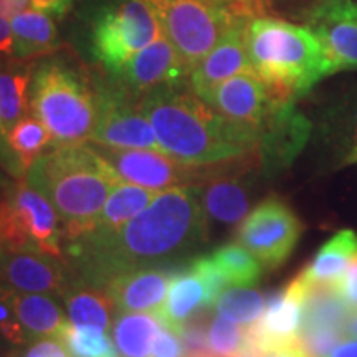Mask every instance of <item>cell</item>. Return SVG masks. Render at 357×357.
Masks as SVG:
<instances>
[{"instance_id":"17","label":"cell","mask_w":357,"mask_h":357,"mask_svg":"<svg viewBox=\"0 0 357 357\" xmlns=\"http://www.w3.org/2000/svg\"><path fill=\"white\" fill-rule=\"evenodd\" d=\"M75 283L68 263L43 253H0V284L20 293L63 294Z\"/></svg>"},{"instance_id":"7","label":"cell","mask_w":357,"mask_h":357,"mask_svg":"<svg viewBox=\"0 0 357 357\" xmlns=\"http://www.w3.org/2000/svg\"><path fill=\"white\" fill-rule=\"evenodd\" d=\"M187 68H195L236 22L248 17L202 0H146Z\"/></svg>"},{"instance_id":"44","label":"cell","mask_w":357,"mask_h":357,"mask_svg":"<svg viewBox=\"0 0 357 357\" xmlns=\"http://www.w3.org/2000/svg\"><path fill=\"white\" fill-rule=\"evenodd\" d=\"M265 357H307L303 351V347H289V349H281V351H275L270 352V354Z\"/></svg>"},{"instance_id":"2","label":"cell","mask_w":357,"mask_h":357,"mask_svg":"<svg viewBox=\"0 0 357 357\" xmlns=\"http://www.w3.org/2000/svg\"><path fill=\"white\" fill-rule=\"evenodd\" d=\"M160 151L185 166H211L258 153L260 136L213 109L181 86L159 88L141 98Z\"/></svg>"},{"instance_id":"23","label":"cell","mask_w":357,"mask_h":357,"mask_svg":"<svg viewBox=\"0 0 357 357\" xmlns=\"http://www.w3.org/2000/svg\"><path fill=\"white\" fill-rule=\"evenodd\" d=\"M13 35V50L24 61L50 55L58 48V33L53 17L42 10L30 7L10 19Z\"/></svg>"},{"instance_id":"26","label":"cell","mask_w":357,"mask_h":357,"mask_svg":"<svg viewBox=\"0 0 357 357\" xmlns=\"http://www.w3.org/2000/svg\"><path fill=\"white\" fill-rule=\"evenodd\" d=\"M158 194L159 192L144 189L141 185L123 181L118 182L111 190L109 197L89 234H111V231L119 230L124 223H128L137 213L144 211Z\"/></svg>"},{"instance_id":"13","label":"cell","mask_w":357,"mask_h":357,"mask_svg":"<svg viewBox=\"0 0 357 357\" xmlns=\"http://www.w3.org/2000/svg\"><path fill=\"white\" fill-rule=\"evenodd\" d=\"M96 149L123 182L155 192L178 185H199L205 176V166H185L162 151L109 149L100 146Z\"/></svg>"},{"instance_id":"25","label":"cell","mask_w":357,"mask_h":357,"mask_svg":"<svg viewBox=\"0 0 357 357\" xmlns=\"http://www.w3.org/2000/svg\"><path fill=\"white\" fill-rule=\"evenodd\" d=\"M162 324L160 316L153 312H121L111 324L116 351L123 357H149L155 334Z\"/></svg>"},{"instance_id":"27","label":"cell","mask_w":357,"mask_h":357,"mask_svg":"<svg viewBox=\"0 0 357 357\" xmlns=\"http://www.w3.org/2000/svg\"><path fill=\"white\" fill-rule=\"evenodd\" d=\"M357 253V235L352 230H342L328 240L310 266L300 276L305 280L307 287H319V284H333L347 263Z\"/></svg>"},{"instance_id":"1","label":"cell","mask_w":357,"mask_h":357,"mask_svg":"<svg viewBox=\"0 0 357 357\" xmlns=\"http://www.w3.org/2000/svg\"><path fill=\"white\" fill-rule=\"evenodd\" d=\"M205 240L207 215L199 185H178L159 192L119 230L66 242L65 260L77 283L105 288L129 271L176 266Z\"/></svg>"},{"instance_id":"48","label":"cell","mask_w":357,"mask_h":357,"mask_svg":"<svg viewBox=\"0 0 357 357\" xmlns=\"http://www.w3.org/2000/svg\"><path fill=\"white\" fill-rule=\"evenodd\" d=\"M109 357H118V356H116V354H113V356H109Z\"/></svg>"},{"instance_id":"10","label":"cell","mask_w":357,"mask_h":357,"mask_svg":"<svg viewBox=\"0 0 357 357\" xmlns=\"http://www.w3.org/2000/svg\"><path fill=\"white\" fill-rule=\"evenodd\" d=\"M303 223L288 204L268 197L243 218L238 242L266 268H278L300 242Z\"/></svg>"},{"instance_id":"37","label":"cell","mask_w":357,"mask_h":357,"mask_svg":"<svg viewBox=\"0 0 357 357\" xmlns=\"http://www.w3.org/2000/svg\"><path fill=\"white\" fill-rule=\"evenodd\" d=\"M22 357H73L58 337H40L24 351Z\"/></svg>"},{"instance_id":"20","label":"cell","mask_w":357,"mask_h":357,"mask_svg":"<svg viewBox=\"0 0 357 357\" xmlns=\"http://www.w3.org/2000/svg\"><path fill=\"white\" fill-rule=\"evenodd\" d=\"M37 65L19 58L0 60V131L7 132L30 114V84Z\"/></svg>"},{"instance_id":"3","label":"cell","mask_w":357,"mask_h":357,"mask_svg":"<svg viewBox=\"0 0 357 357\" xmlns=\"http://www.w3.org/2000/svg\"><path fill=\"white\" fill-rule=\"evenodd\" d=\"M26 184L40 192L63 223L66 242L89 234L113 187L121 182L96 146H52L32 164Z\"/></svg>"},{"instance_id":"14","label":"cell","mask_w":357,"mask_h":357,"mask_svg":"<svg viewBox=\"0 0 357 357\" xmlns=\"http://www.w3.org/2000/svg\"><path fill=\"white\" fill-rule=\"evenodd\" d=\"M205 102L230 121L261 136L278 111L293 101L276 96L255 71H245L218 84Z\"/></svg>"},{"instance_id":"43","label":"cell","mask_w":357,"mask_h":357,"mask_svg":"<svg viewBox=\"0 0 357 357\" xmlns=\"http://www.w3.org/2000/svg\"><path fill=\"white\" fill-rule=\"evenodd\" d=\"M30 7H32L30 0H0V13L8 20Z\"/></svg>"},{"instance_id":"4","label":"cell","mask_w":357,"mask_h":357,"mask_svg":"<svg viewBox=\"0 0 357 357\" xmlns=\"http://www.w3.org/2000/svg\"><path fill=\"white\" fill-rule=\"evenodd\" d=\"M252 68L276 96L293 101L334 73L323 45L307 25L273 17L248 22Z\"/></svg>"},{"instance_id":"22","label":"cell","mask_w":357,"mask_h":357,"mask_svg":"<svg viewBox=\"0 0 357 357\" xmlns=\"http://www.w3.org/2000/svg\"><path fill=\"white\" fill-rule=\"evenodd\" d=\"M12 306L26 337H61L70 321L63 307L42 293H20L10 289Z\"/></svg>"},{"instance_id":"21","label":"cell","mask_w":357,"mask_h":357,"mask_svg":"<svg viewBox=\"0 0 357 357\" xmlns=\"http://www.w3.org/2000/svg\"><path fill=\"white\" fill-rule=\"evenodd\" d=\"M213 303L208 294V288L205 281L190 265L182 270H177L169 284L166 300L159 307L158 314L167 326L178 331L182 324L190 319L195 311L211 310Z\"/></svg>"},{"instance_id":"5","label":"cell","mask_w":357,"mask_h":357,"mask_svg":"<svg viewBox=\"0 0 357 357\" xmlns=\"http://www.w3.org/2000/svg\"><path fill=\"white\" fill-rule=\"evenodd\" d=\"M30 114L50 131L53 146L84 144L96 123L95 86L61 61H43L30 84Z\"/></svg>"},{"instance_id":"46","label":"cell","mask_w":357,"mask_h":357,"mask_svg":"<svg viewBox=\"0 0 357 357\" xmlns=\"http://www.w3.org/2000/svg\"><path fill=\"white\" fill-rule=\"evenodd\" d=\"M235 357H252V356H235Z\"/></svg>"},{"instance_id":"6","label":"cell","mask_w":357,"mask_h":357,"mask_svg":"<svg viewBox=\"0 0 357 357\" xmlns=\"http://www.w3.org/2000/svg\"><path fill=\"white\" fill-rule=\"evenodd\" d=\"M60 217L25 177L8 185L0 197V247L3 252H33L65 260Z\"/></svg>"},{"instance_id":"45","label":"cell","mask_w":357,"mask_h":357,"mask_svg":"<svg viewBox=\"0 0 357 357\" xmlns=\"http://www.w3.org/2000/svg\"><path fill=\"white\" fill-rule=\"evenodd\" d=\"M344 333L349 334L351 337H357V311H352L349 319H347Z\"/></svg>"},{"instance_id":"39","label":"cell","mask_w":357,"mask_h":357,"mask_svg":"<svg viewBox=\"0 0 357 357\" xmlns=\"http://www.w3.org/2000/svg\"><path fill=\"white\" fill-rule=\"evenodd\" d=\"M15 50H13V35L10 29V20L0 13V60L6 58H13Z\"/></svg>"},{"instance_id":"33","label":"cell","mask_w":357,"mask_h":357,"mask_svg":"<svg viewBox=\"0 0 357 357\" xmlns=\"http://www.w3.org/2000/svg\"><path fill=\"white\" fill-rule=\"evenodd\" d=\"M0 336L13 346L24 344L29 341L25 329L22 328L19 318L12 306L10 288L0 284Z\"/></svg>"},{"instance_id":"38","label":"cell","mask_w":357,"mask_h":357,"mask_svg":"<svg viewBox=\"0 0 357 357\" xmlns=\"http://www.w3.org/2000/svg\"><path fill=\"white\" fill-rule=\"evenodd\" d=\"M202 2L230 7L238 13H242V15L248 17V19L261 17V15H258V13H261L263 7H265V0H202Z\"/></svg>"},{"instance_id":"18","label":"cell","mask_w":357,"mask_h":357,"mask_svg":"<svg viewBox=\"0 0 357 357\" xmlns=\"http://www.w3.org/2000/svg\"><path fill=\"white\" fill-rule=\"evenodd\" d=\"M250 20L252 19L236 22L190 71L187 83L194 95L207 101L213 89L225 79L245 73V71H253L248 53Z\"/></svg>"},{"instance_id":"19","label":"cell","mask_w":357,"mask_h":357,"mask_svg":"<svg viewBox=\"0 0 357 357\" xmlns=\"http://www.w3.org/2000/svg\"><path fill=\"white\" fill-rule=\"evenodd\" d=\"M176 271L174 266L142 268L116 276L102 289L121 311H159Z\"/></svg>"},{"instance_id":"16","label":"cell","mask_w":357,"mask_h":357,"mask_svg":"<svg viewBox=\"0 0 357 357\" xmlns=\"http://www.w3.org/2000/svg\"><path fill=\"white\" fill-rule=\"evenodd\" d=\"M307 26L323 45L334 73L357 68V3L321 0L307 15Z\"/></svg>"},{"instance_id":"9","label":"cell","mask_w":357,"mask_h":357,"mask_svg":"<svg viewBox=\"0 0 357 357\" xmlns=\"http://www.w3.org/2000/svg\"><path fill=\"white\" fill-rule=\"evenodd\" d=\"M95 93L96 123L89 137L91 144L109 149L160 151L139 98L129 95L113 79L95 83Z\"/></svg>"},{"instance_id":"24","label":"cell","mask_w":357,"mask_h":357,"mask_svg":"<svg viewBox=\"0 0 357 357\" xmlns=\"http://www.w3.org/2000/svg\"><path fill=\"white\" fill-rule=\"evenodd\" d=\"M66 316L70 324L78 328H93L108 333L113 324L114 303L101 288L77 283L63 294Z\"/></svg>"},{"instance_id":"31","label":"cell","mask_w":357,"mask_h":357,"mask_svg":"<svg viewBox=\"0 0 357 357\" xmlns=\"http://www.w3.org/2000/svg\"><path fill=\"white\" fill-rule=\"evenodd\" d=\"M60 339L73 357H109L116 349L108 334L93 328L68 324Z\"/></svg>"},{"instance_id":"32","label":"cell","mask_w":357,"mask_h":357,"mask_svg":"<svg viewBox=\"0 0 357 357\" xmlns=\"http://www.w3.org/2000/svg\"><path fill=\"white\" fill-rule=\"evenodd\" d=\"M248 326H240L231 321L215 316L208 326V347L217 357L243 356L247 349Z\"/></svg>"},{"instance_id":"41","label":"cell","mask_w":357,"mask_h":357,"mask_svg":"<svg viewBox=\"0 0 357 357\" xmlns=\"http://www.w3.org/2000/svg\"><path fill=\"white\" fill-rule=\"evenodd\" d=\"M323 357H357V337L336 342Z\"/></svg>"},{"instance_id":"47","label":"cell","mask_w":357,"mask_h":357,"mask_svg":"<svg viewBox=\"0 0 357 357\" xmlns=\"http://www.w3.org/2000/svg\"><path fill=\"white\" fill-rule=\"evenodd\" d=\"M3 252V250H2V247H0V253H2Z\"/></svg>"},{"instance_id":"28","label":"cell","mask_w":357,"mask_h":357,"mask_svg":"<svg viewBox=\"0 0 357 357\" xmlns=\"http://www.w3.org/2000/svg\"><path fill=\"white\" fill-rule=\"evenodd\" d=\"M6 142L22 177H25L35 160L47 151V147L53 146V137L35 116L26 114L7 132Z\"/></svg>"},{"instance_id":"8","label":"cell","mask_w":357,"mask_h":357,"mask_svg":"<svg viewBox=\"0 0 357 357\" xmlns=\"http://www.w3.org/2000/svg\"><path fill=\"white\" fill-rule=\"evenodd\" d=\"M160 33L158 17L146 0H119L102 8L93 24V55L113 75Z\"/></svg>"},{"instance_id":"36","label":"cell","mask_w":357,"mask_h":357,"mask_svg":"<svg viewBox=\"0 0 357 357\" xmlns=\"http://www.w3.org/2000/svg\"><path fill=\"white\" fill-rule=\"evenodd\" d=\"M342 164H354L357 162V98L354 105L347 109L344 128H342Z\"/></svg>"},{"instance_id":"40","label":"cell","mask_w":357,"mask_h":357,"mask_svg":"<svg viewBox=\"0 0 357 357\" xmlns=\"http://www.w3.org/2000/svg\"><path fill=\"white\" fill-rule=\"evenodd\" d=\"M32 7L52 17H63L73 0H30Z\"/></svg>"},{"instance_id":"30","label":"cell","mask_w":357,"mask_h":357,"mask_svg":"<svg viewBox=\"0 0 357 357\" xmlns=\"http://www.w3.org/2000/svg\"><path fill=\"white\" fill-rule=\"evenodd\" d=\"M217 314L240 326H252L261 318L266 301L257 289L234 287L225 289L215 301Z\"/></svg>"},{"instance_id":"11","label":"cell","mask_w":357,"mask_h":357,"mask_svg":"<svg viewBox=\"0 0 357 357\" xmlns=\"http://www.w3.org/2000/svg\"><path fill=\"white\" fill-rule=\"evenodd\" d=\"M307 291L310 287L298 275L283 291L275 293L266 301L261 318L248 326L243 356L265 357L275 351L300 347Z\"/></svg>"},{"instance_id":"42","label":"cell","mask_w":357,"mask_h":357,"mask_svg":"<svg viewBox=\"0 0 357 357\" xmlns=\"http://www.w3.org/2000/svg\"><path fill=\"white\" fill-rule=\"evenodd\" d=\"M0 162H2L3 166H6L7 171L10 172L13 177L24 178V177H22L20 171H19V166H17L15 159H13V155L10 154V151H8V146H7L6 137H3L2 131H0Z\"/></svg>"},{"instance_id":"12","label":"cell","mask_w":357,"mask_h":357,"mask_svg":"<svg viewBox=\"0 0 357 357\" xmlns=\"http://www.w3.org/2000/svg\"><path fill=\"white\" fill-rule=\"evenodd\" d=\"M257 169H261L258 153L205 166V177L199 184L205 215L227 225L242 222L250 207V185L245 177Z\"/></svg>"},{"instance_id":"35","label":"cell","mask_w":357,"mask_h":357,"mask_svg":"<svg viewBox=\"0 0 357 357\" xmlns=\"http://www.w3.org/2000/svg\"><path fill=\"white\" fill-rule=\"evenodd\" d=\"M333 284L342 301L351 307V311H357V253L351 258L346 270Z\"/></svg>"},{"instance_id":"29","label":"cell","mask_w":357,"mask_h":357,"mask_svg":"<svg viewBox=\"0 0 357 357\" xmlns=\"http://www.w3.org/2000/svg\"><path fill=\"white\" fill-rule=\"evenodd\" d=\"M229 284L252 287L261 278L263 265L242 243H229L217 248L211 255Z\"/></svg>"},{"instance_id":"34","label":"cell","mask_w":357,"mask_h":357,"mask_svg":"<svg viewBox=\"0 0 357 357\" xmlns=\"http://www.w3.org/2000/svg\"><path fill=\"white\" fill-rule=\"evenodd\" d=\"M149 357H185V346L176 329L162 324L159 333L155 334Z\"/></svg>"},{"instance_id":"15","label":"cell","mask_w":357,"mask_h":357,"mask_svg":"<svg viewBox=\"0 0 357 357\" xmlns=\"http://www.w3.org/2000/svg\"><path fill=\"white\" fill-rule=\"evenodd\" d=\"M187 68L181 55L164 33L136 53L126 65L111 75L129 95L141 98L159 88L182 86L189 79Z\"/></svg>"}]
</instances>
